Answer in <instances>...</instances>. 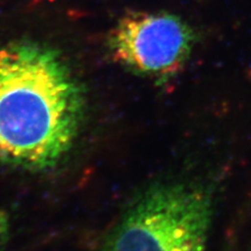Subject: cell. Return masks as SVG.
<instances>
[{
    "label": "cell",
    "mask_w": 251,
    "mask_h": 251,
    "mask_svg": "<svg viewBox=\"0 0 251 251\" xmlns=\"http://www.w3.org/2000/svg\"><path fill=\"white\" fill-rule=\"evenodd\" d=\"M210 220L211 201L201 187L157 185L127 210L104 251H205Z\"/></svg>",
    "instance_id": "7a4b0ae2"
},
{
    "label": "cell",
    "mask_w": 251,
    "mask_h": 251,
    "mask_svg": "<svg viewBox=\"0 0 251 251\" xmlns=\"http://www.w3.org/2000/svg\"><path fill=\"white\" fill-rule=\"evenodd\" d=\"M9 216L3 210H0V243H1L9 232Z\"/></svg>",
    "instance_id": "277c9868"
},
{
    "label": "cell",
    "mask_w": 251,
    "mask_h": 251,
    "mask_svg": "<svg viewBox=\"0 0 251 251\" xmlns=\"http://www.w3.org/2000/svg\"><path fill=\"white\" fill-rule=\"evenodd\" d=\"M84 90L52 47L20 40L0 47V161L50 169L75 143Z\"/></svg>",
    "instance_id": "6da1fadb"
},
{
    "label": "cell",
    "mask_w": 251,
    "mask_h": 251,
    "mask_svg": "<svg viewBox=\"0 0 251 251\" xmlns=\"http://www.w3.org/2000/svg\"><path fill=\"white\" fill-rule=\"evenodd\" d=\"M49 1H53V0H49Z\"/></svg>",
    "instance_id": "5b68a950"
},
{
    "label": "cell",
    "mask_w": 251,
    "mask_h": 251,
    "mask_svg": "<svg viewBox=\"0 0 251 251\" xmlns=\"http://www.w3.org/2000/svg\"><path fill=\"white\" fill-rule=\"evenodd\" d=\"M108 44L111 56L123 66L154 78H167L190 58L195 35L178 16L132 12L117 21Z\"/></svg>",
    "instance_id": "3957f363"
}]
</instances>
